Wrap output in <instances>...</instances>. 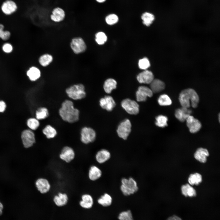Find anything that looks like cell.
<instances>
[{
  "instance_id": "obj_33",
  "label": "cell",
  "mask_w": 220,
  "mask_h": 220,
  "mask_svg": "<svg viewBox=\"0 0 220 220\" xmlns=\"http://www.w3.org/2000/svg\"><path fill=\"white\" fill-rule=\"evenodd\" d=\"M159 104L161 106H167L170 105L172 101L170 97L167 94H163L161 95L158 99Z\"/></svg>"
},
{
  "instance_id": "obj_30",
  "label": "cell",
  "mask_w": 220,
  "mask_h": 220,
  "mask_svg": "<svg viewBox=\"0 0 220 220\" xmlns=\"http://www.w3.org/2000/svg\"><path fill=\"white\" fill-rule=\"evenodd\" d=\"M141 18L143 24L147 26H149L155 19V16L152 13L145 12L141 15Z\"/></svg>"
},
{
  "instance_id": "obj_38",
  "label": "cell",
  "mask_w": 220,
  "mask_h": 220,
  "mask_svg": "<svg viewBox=\"0 0 220 220\" xmlns=\"http://www.w3.org/2000/svg\"><path fill=\"white\" fill-rule=\"evenodd\" d=\"M27 124L28 127L33 130L37 129L39 126L38 120L34 118L29 119L27 121Z\"/></svg>"
},
{
  "instance_id": "obj_6",
  "label": "cell",
  "mask_w": 220,
  "mask_h": 220,
  "mask_svg": "<svg viewBox=\"0 0 220 220\" xmlns=\"http://www.w3.org/2000/svg\"><path fill=\"white\" fill-rule=\"evenodd\" d=\"M80 140L85 144H87L94 142L96 138V133L91 128L88 127H83L81 131Z\"/></svg>"
},
{
  "instance_id": "obj_36",
  "label": "cell",
  "mask_w": 220,
  "mask_h": 220,
  "mask_svg": "<svg viewBox=\"0 0 220 220\" xmlns=\"http://www.w3.org/2000/svg\"><path fill=\"white\" fill-rule=\"evenodd\" d=\"M105 20L107 24L112 25L118 22L119 18L116 14L112 13L108 15L106 17Z\"/></svg>"
},
{
  "instance_id": "obj_43",
  "label": "cell",
  "mask_w": 220,
  "mask_h": 220,
  "mask_svg": "<svg viewBox=\"0 0 220 220\" xmlns=\"http://www.w3.org/2000/svg\"><path fill=\"white\" fill-rule=\"evenodd\" d=\"M189 185L188 184L182 185L181 188L182 192V194L185 196L186 197L187 196V191Z\"/></svg>"
},
{
  "instance_id": "obj_17",
  "label": "cell",
  "mask_w": 220,
  "mask_h": 220,
  "mask_svg": "<svg viewBox=\"0 0 220 220\" xmlns=\"http://www.w3.org/2000/svg\"><path fill=\"white\" fill-rule=\"evenodd\" d=\"M137 79L141 83L150 84L154 79V75L150 71L145 70L137 76Z\"/></svg>"
},
{
  "instance_id": "obj_16",
  "label": "cell",
  "mask_w": 220,
  "mask_h": 220,
  "mask_svg": "<svg viewBox=\"0 0 220 220\" xmlns=\"http://www.w3.org/2000/svg\"><path fill=\"white\" fill-rule=\"evenodd\" d=\"M99 102L101 107L108 111H112L116 105L114 100L110 96H106L101 98Z\"/></svg>"
},
{
  "instance_id": "obj_1",
  "label": "cell",
  "mask_w": 220,
  "mask_h": 220,
  "mask_svg": "<svg viewBox=\"0 0 220 220\" xmlns=\"http://www.w3.org/2000/svg\"><path fill=\"white\" fill-rule=\"evenodd\" d=\"M80 112L75 108L73 102L66 100L62 103L59 110V115L64 121L70 123H73L78 121Z\"/></svg>"
},
{
  "instance_id": "obj_32",
  "label": "cell",
  "mask_w": 220,
  "mask_h": 220,
  "mask_svg": "<svg viewBox=\"0 0 220 220\" xmlns=\"http://www.w3.org/2000/svg\"><path fill=\"white\" fill-rule=\"evenodd\" d=\"M202 181V176L198 173L190 174L188 178L189 183L192 185H198Z\"/></svg>"
},
{
  "instance_id": "obj_47",
  "label": "cell",
  "mask_w": 220,
  "mask_h": 220,
  "mask_svg": "<svg viewBox=\"0 0 220 220\" xmlns=\"http://www.w3.org/2000/svg\"><path fill=\"white\" fill-rule=\"evenodd\" d=\"M3 208V205L0 202V211H2V210Z\"/></svg>"
},
{
  "instance_id": "obj_31",
  "label": "cell",
  "mask_w": 220,
  "mask_h": 220,
  "mask_svg": "<svg viewBox=\"0 0 220 220\" xmlns=\"http://www.w3.org/2000/svg\"><path fill=\"white\" fill-rule=\"evenodd\" d=\"M35 115L36 118L38 120L45 119L49 115L48 110L46 107H41L36 111Z\"/></svg>"
},
{
  "instance_id": "obj_23",
  "label": "cell",
  "mask_w": 220,
  "mask_h": 220,
  "mask_svg": "<svg viewBox=\"0 0 220 220\" xmlns=\"http://www.w3.org/2000/svg\"><path fill=\"white\" fill-rule=\"evenodd\" d=\"M150 84V89L153 93H158L163 90L165 84L162 81L157 79H154Z\"/></svg>"
},
{
  "instance_id": "obj_11",
  "label": "cell",
  "mask_w": 220,
  "mask_h": 220,
  "mask_svg": "<svg viewBox=\"0 0 220 220\" xmlns=\"http://www.w3.org/2000/svg\"><path fill=\"white\" fill-rule=\"evenodd\" d=\"M1 10L5 15H11L17 10V5L16 2L13 0H6L4 2L1 6Z\"/></svg>"
},
{
  "instance_id": "obj_12",
  "label": "cell",
  "mask_w": 220,
  "mask_h": 220,
  "mask_svg": "<svg viewBox=\"0 0 220 220\" xmlns=\"http://www.w3.org/2000/svg\"><path fill=\"white\" fill-rule=\"evenodd\" d=\"M66 15V12L63 8L56 7L52 10L50 18L52 21L55 23H59L64 20Z\"/></svg>"
},
{
  "instance_id": "obj_18",
  "label": "cell",
  "mask_w": 220,
  "mask_h": 220,
  "mask_svg": "<svg viewBox=\"0 0 220 220\" xmlns=\"http://www.w3.org/2000/svg\"><path fill=\"white\" fill-rule=\"evenodd\" d=\"M94 203V199L92 196L90 194L85 193L82 195L81 200L79 204L82 208L89 209L92 207Z\"/></svg>"
},
{
  "instance_id": "obj_35",
  "label": "cell",
  "mask_w": 220,
  "mask_h": 220,
  "mask_svg": "<svg viewBox=\"0 0 220 220\" xmlns=\"http://www.w3.org/2000/svg\"><path fill=\"white\" fill-rule=\"evenodd\" d=\"M95 40L96 42L99 45H103L107 40V36L103 32L100 31L97 32L95 35Z\"/></svg>"
},
{
  "instance_id": "obj_29",
  "label": "cell",
  "mask_w": 220,
  "mask_h": 220,
  "mask_svg": "<svg viewBox=\"0 0 220 220\" xmlns=\"http://www.w3.org/2000/svg\"><path fill=\"white\" fill-rule=\"evenodd\" d=\"M53 60V57L51 55L45 53L40 56L38 61L41 66L45 67L48 66L52 62Z\"/></svg>"
},
{
  "instance_id": "obj_19",
  "label": "cell",
  "mask_w": 220,
  "mask_h": 220,
  "mask_svg": "<svg viewBox=\"0 0 220 220\" xmlns=\"http://www.w3.org/2000/svg\"><path fill=\"white\" fill-rule=\"evenodd\" d=\"M95 157L96 160L98 163L103 164L110 159L111 154L108 150L105 149H102L97 152Z\"/></svg>"
},
{
  "instance_id": "obj_2",
  "label": "cell",
  "mask_w": 220,
  "mask_h": 220,
  "mask_svg": "<svg viewBox=\"0 0 220 220\" xmlns=\"http://www.w3.org/2000/svg\"><path fill=\"white\" fill-rule=\"evenodd\" d=\"M179 102L182 107L188 108L190 106L196 108L199 101V97L196 91L189 88L182 90L179 97Z\"/></svg>"
},
{
  "instance_id": "obj_44",
  "label": "cell",
  "mask_w": 220,
  "mask_h": 220,
  "mask_svg": "<svg viewBox=\"0 0 220 220\" xmlns=\"http://www.w3.org/2000/svg\"><path fill=\"white\" fill-rule=\"evenodd\" d=\"M6 105L3 101H0V112H3L5 110Z\"/></svg>"
},
{
  "instance_id": "obj_15",
  "label": "cell",
  "mask_w": 220,
  "mask_h": 220,
  "mask_svg": "<svg viewBox=\"0 0 220 220\" xmlns=\"http://www.w3.org/2000/svg\"><path fill=\"white\" fill-rule=\"evenodd\" d=\"M35 185L38 190L42 194L47 193L51 189V186L49 181L45 178L38 179L35 182Z\"/></svg>"
},
{
  "instance_id": "obj_27",
  "label": "cell",
  "mask_w": 220,
  "mask_h": 220,
  "mask_svg": "<svg viewBox=\"0 0 220 220\" xmlns=\"http://www.w3.org/2000/svg\"><path fill=\"white\" fill-rule=\"evenodd\" d=\"M117 82L113 79L109 78L104 82L103 87L105 91L107 93H110L112 90L116 87Z\"/></svg>"
},
{
  "instance_id": "obj_5",
  "label": "cell",
  "mask_w": 220,
  "mask_h": 220,
  "mask_svg": "<svg viewBox=\"0 0 220 220\" xmlns=\"http://www.w3.org/2000/svg\"><path fill=\"white\" fill-rule=\"evenodd\" d=\"M70 46L73 52L75 54H79L85 52L87 49L86 42L80 37L73 38L70 42Z\"/></svg>"
},
{
  "instance_id": "obj_22",
  "label": "cell",
  "mask_w": 220,
  "mask_h": 220,
  "mask_svg": "<svg viewBox=\"0 0 220 220\" xmlns=\"http://www.w3.org/2000/svg\"><path fill=\"white\" fill-rule=\"evenodd\" d=\"M188 108L182 107L176 109L175 113V117L181 122L185 121L192 112Z\"/></svg>"
},
{
  "instance_id": "obj_26",
  "label": "cell",
  "mask_w": 220,
  "mask_h": 220,
  "mask_svg": "<svg viewBox=\"0 0 220 220\" xmlns=\"http://www.w3.org/2000/svg\"><path fill=\"white\" fill-rule=\"evenodd\" d=\"M112 201V196L107 193H104L97 200L98 204L104 207L110 206L111 204Z\"/></svg>"
},
{
  "instance_id": "obj_40",
  "label": "cell",
  "mask_w": 220,
  "mask_h": 220,
  "mask_svg": "<svg viewBox=\"0 0 220 220\" xmlns=\"http://www.w3.org/2000/svg\"><path fill=\"white\" fill-rule=\"evenodd\" d=\"M10 36V33L8 31H4L3 29H0V38L4 40L8 39Z\"/></svg>"
},
{
  "instance_id": "obj_4",
  "label": "cell",
  "mask_w": 220,
  "mask_h": 220,
  "mask_svg": "<svg viewBox=\"0 0 220 220\" xmlns=\"http://www.w3.org/2000/svg\"><path fill=\"white\" fill-rule=\"evenodd\" d=\"M65 92L70 98L75 100L82 99L86 95L85 86L81 83L71 86L66 89Z\"/></svg>"
},
{
  "instance_id": "obj_48",
  "label": "cell",
  "mask_w": 220,
  "mask_h": 220,
  "mask_svg": "<svg viewBox=\"0 0 220 220\" xmlns=\"http://www.w3.org/2000/svg\"><path fill=\"white\" fill-rule=\"evenodd\" d=\"M2 213V211H0V215H1Z\"/></svg>"
},
{
  "instance_id": "obj_3",
  "label": "cell",
  "mask_w": 220,
  "mask_h": 220,
  "mask_svg": "<svg viewBox=\"0 0 220 220\" xmlns=\"http://www.w3.org/2000/svg\"><path fill=\"white\" fill-rule=\"evenodd\" d=\"M120 189L125 196H130L136 193L138 189V183L132 177L123 178L121 180Z\"/></svg>"
},
{
  "instance_id": "obj_34",
  "label": "cell",
  "mask_w": 220,
  "mask_h": 220,
  "mask_svg": "<svg viewBox=\"0 0 220 220\" xmlns=\"http://www.w3.org/2000/svg\"><path fill=\"white\" fill-rule=\"evenodd\" d=\"M156 120L155 124L159 127H164L167 125L168 118L165 116L159 115L156 117Z\"/></svg>"
},
{
  "instance_id": "obj_13",
  "label": "cell",
  "mask_w": 220,
  "mask_h": 220,
  "mask_svg": "<svg viewBox=\"0 0 220 220\" xmlns=\"http://www.w3.org/2000/svg\"><path fill=\"white\" fill-rule=\"evenodd\" d=\"M153 93L150 88L144 86H140L136 93L137 100L139 102L145 101L148 97L152 96Z\"/></svg>"
},
{
  "instance_id": "obj_14",
  "label": "cell",
  "mask_w": 220,
  "mask_h": 220,
  "mask_svg": "<svg viewBox=\"0 0 220 220\" xmlns=\"http://www.w3.org/2000/svg\"><path fill=\"white\" fill-rule=\"evenodd\" d=\"M186 125L189 131L192 133L198 132L201 127V124L198 120L190 115L186 119Z\"/></svg>"
},
{
  "instance_id": "obj_25",
  "label": "cell",
  "mask_w": 220,
  "mask_h": 220,
  "mask_svg": "<svg viewBox=\"0 0 220 220\" xmlns=\"http://www.w3.org/2000/svg\"><path fill=\"white\" fill-rule=\"evenodd\" d=\"M27 74L31 81H35L39 78L41 75L40 70L37 67L33 66L27 71Z\"/></svg>"
},
{
  "instance_id": "obj_21",
  "label": "cell",
  "mask_w": 220,
  "mask_h": 220,
  "mask_svg": "<svg viewBox=\"0 0 220 220\" xmlns=\"http://www.w3.org/2000/svg\"><path fill=\"white\" fill-rule=\"evenodd\" d=\"M102 175L101 169L96 165L91 166L88 171L89 178L92 181H95L99 179Z\"/></svg>"
},
{
  "instance_id": "obj_10",
  "label": "cell",
  "mask_w": 220,
  "mask_h": 220,
  "mask_svg": "<svg viewBox=\"0 0 220 220\" xmlns=\"http://www.w3.org/2000/svg\"><path fill=\"white\" fill-rule=\"evenodd\" d=\"M75 152L73 149L68 146L64 147L59 154L60 158L67 163L73 160L75 157Z\"/></svg>"
},
{
  "instance_id": "obj_24",
  "label": "cell",
  "mask_w": 220,
  "mask_h": 220,
  "mask_svg": "<svg viewBox=\"0 0 220 220\" xmlns=\"http://www.w3.org/2000/svg\"><path fill=\"white\" fill-rule=\"evenodd\" d=\"M209 155L208 151L203 148H198L194 154L195 158L199 161L204 163L207 160V157Z\"/></svg>"
},
{
  "instance_id": "obj_41",
  "label": "cell",
  "mask_w": 220,
  "mask_h": 220,
  "mask_svg": "<svg viewBox=\"0 0 220 220\" xmlns=\"http://www.w3.org/2000/svg\"><path fill=\"white\" fill-rule=\"evenodd\" d=\"M3 51L6 53H9L13 50V48L12 45L10 43L4 44L2 47Z\"/></svg>"
},
{
  "instance_id": "obj_8",
  "label": "cell",
  "mask_w": 220,
  "mask_h": 220,
  "mask_svg": "<svg viewBox=\"0 0 220 220\" xmlns=\"http://www.w3.org/2000/svg\"><path fill=\"white\" fill-rule=\"evenodd\" d=\"M123 108L129 114L136 115L139 112V106L135 101L127 98L123 100L121 103Z\"/></svg>"
},
{
  "instance_id": "obj_42",
  "label": "cell",
  "mask_w": 220,
  "mask_h": 220,
  "mask_svg": "<svg viewBox=\"0 0 220 220\" xmlns=\"http://www.w3.org/2000/svg\"><path fill=\"white\" fill-rule=\"evenodd\" d=\"M196 195L195 190L190 185L189 186L187 191V196L190 197H193Z\"/></svg>"
},
{
  "instance_id": "obj_45",
  "label": "cell",
  "mask_w": 220,
  "mask_h": 220,
  "mask_svg": "<svg viewBox=\"0 0 220 220\" xmlns=\"http://www.w3.org/2000/svg\"><path fill=\"white\" fill-rule=\"evenodd\" d=\"M166 220H182L179 217L175 215H173L168 218Z\"/></svg>"
},
{
  "instance_id": "obj_9",
  "label": "cell",
  "mask_w": 220,
  "mask_h": 220,
  "mask_svg": "<svg viewBox=\"0 0 220 220\" xmlns=\"http://www.w3.org/2000/svg\"><path fill=\"white\" fill-rule=\"evenodd\" d=\"M21 138L23 145L26 148L31 147L35 142V134L31 130H26L23 131Z\"/></svg>"
},
{
  "instance_id": "obj_7",
  "label": "cell",
  "mask_w": 220,
  "mask_h": 220,
  "mask_svg": "<svg viewBox=\"0 0 220 220\" xmlns=\"http://www.w3.org/2000/svg\"><path fill=\"white\" fill-rule=\"evenodd\" d=\"M131 123L129 119H126L121 122L117 130L119 137L123 140H126L131 132Z\"/></svg>"
},
{
  "instance_id": "obj_20",
  "label": "cell",
  "mask_w": 220,
  "mask_h": 220,
  "mask_svg": "<svg viewBox=\"0 0 220 220\" xmlns=\"http://www.w3.org/2000/svg\"><path fill=\"white\" fill-rule=\"evenodd\" d=\"M53 200L56 206L58 207H62L68 203V197L66 193L59 192L54 196Z\"/></svg>"
},
{
  "instance_id": "obj_37",
  "label": "cell",
  "mask_w": 220,
  "mask_h": 220,
  "mask_svg": "<svg viewBox=\"0 0 220 220\" xmlns=\"http://www.w3.org/2000/svg\"><path fill=\"white\" fill-rule=\"evenodd\" d=\"M118 218L119 220H134L130 210L121 212L119 215Z\"/></svg>"
},
{
  "instance_id": "obj_28",
  "label": "cell",
  "mask_w": 220,
  "mask_h": 220,
  "mask_svg": "<svg viewBox=\"0 0 220 220\" xmlns=\"http://www.w3.org/2000/svg\"><path fill=\"white\" fill-rule=\"evenodd\" d=\"M42 133L49 139L54 138L56 136L57 132L55 129L50 125H46L43 129Z\"/></svg>"
},
{
  "instance_id": "obj_46",
  "label": "cell",
  "mask_w": 220,
  "mask_h": 220,
  "mask_svg": "<svg viewBox=\"0 0 220 220\" xmlns=\"http://www.w3.org/2000/svg\"><path fill=\"white\" fill-rule=\"evenodd\" d=\"M96 1L100 3H103L105 2L106 0H95Z\"/></svg>"
},
{
  "instance_id": "obj_39",
  "label": "cell",
  "mask_w": 220,
  "mask_h": 220,
  "mask_svg": "<svg viewBox=\"0 0 220 220\" xmlns=\"http://www.w3.org/2000/svg\"><path fill=\"white\" fill-rule=\"evenodd\" d=\"M138 65L140 68L146 70L150 67V63L147 58L144 57L139 60Z\"/></svg>"
}]
</instances>
